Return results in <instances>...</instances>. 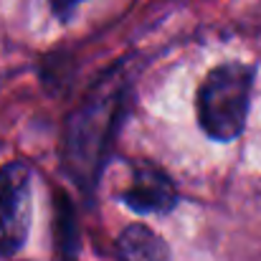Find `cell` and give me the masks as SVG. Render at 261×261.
<instances>
[{"mask_svg":"<svg viewBox=\"0 0 261 261\" xmlns=\"http://www.w3.org/2000/svg\"><path fill=\"white\" fill-rule=\"evenodd\" d=\"M254 66L221 64L208 71L198 89V122L211 140H236L249 117Z\"/></svg>","mask_w":261,"mask_h":261,"instance_id":"7a4b0ae2","label":"cell"},{"mask_svg":"<svg viewBox=\"0 0 261 261\" xmlns=\"http://www.w3.org/2000/svg\"><path fill=\"white\" fill-rule=\"evenodd\" d=\"M127 89L129 84L124 79L99 84L66 124L64 155L69 170L82 182V188H94L99 180L127 107Z\"/></svg>","mask_w":261,"mask_h":261,"instance_id":"6da1fadb","label":"cell"},{"mask_svg":"<svg viewBox=\"0 0 261 261\" xmlns=\"http://www.w3.org/2000/svg\"><path fill=\"white\" fill-rule=\"evenodd\" d=\"M122 200L135 213H170L177 205V188L158 165L137 163Z\"/></svg>","mask_w":261,"mask_h":261,"instance_id":"277c9868","label":"cell"},{"mask_svg":"<svg viewBox=\"0 0 261 261\" xmlns=\"http://www.w3.org/2000/svg\"><path fill=\"white\" fill-rule=\"evenodd\" d=\"M33 211V170L15 160L0 168V256H13L25 246Z\"/></svg>","mask_w":261,"mask_h":261,"instance_id":"3957f363","label":"cell"},{"mask_svg":"<svg viewBox=\"0 0 261 261\" xmlns=\"http://www.w3.org/2000/svg\"><path fill=\"white\" fill-rule=\"evenodd\" d=\"M117 251L122 261H170L168 244L147 226H129L122 231L117 241Z\"/></svg>","mask_w":261,"mask_h":261,"instance_id":"5b68a950","label":"cell"},{"mask_svg":"<svg viewBox=\"0 0 261 261\" xmlns=\"http://www.w3.org/2000/svg\"><path fill=\"white\" fill-rule=\"evenodd\" d=\"M82 0H48V5H51V10L61 18V20H66L74 10H76V5H79Z\"/></svg>","mask_w":261,"mask_h":261,"instance_id":"52a82bcc","label":"cell"},{"mask_svg":"<svg viewBox=\"0 0 261 261\" xmlns=\"http://www.w3.org/2000/svg\"><path fill=\"white\" fill-rule=\"evenodd\" d=\"M56 231L59 233H64V251L66 254H74V244H76V239H74V233H76V228H74V213H71V203H69V198L64 195H59L56 198Z\"/></svg>","mask_w":261,"mask_h":261,"instance_id":"8992f818","label":"cell"}]
</instances>
